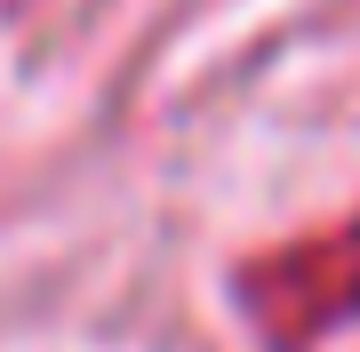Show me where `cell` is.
<instances>
[{
    "label": "cell",
    "mask_w": 360,
    "mask_h": 352,
    "mask_svg": "<svg viewBox=\"0 0 360 352\" xmlns=\"http://www.w3.org/2000/svg\"><path fill=\"white\" fill-rule=\"evenodd\" d=\"M240 304L264 328L272 352H304V344L336 337L345 320H360V209L336 233L248 256L240 264Z\"/></svg>",
    "instance_id": "cell-1"
}]
</instances>
